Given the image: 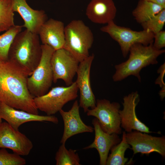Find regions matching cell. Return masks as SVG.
Instances as JSON below:
<instances>
[{
    "label": "cell",
    "mask_w": 165,
    "mask_h": 165,
    "mask_svg": "<svg viewBox=\"0 0 165 165\" xmlns=\"http://www.w3.org/2000/svg\"><path fill=\"white\" fill-rule=\"evenodd\" d=\"M116 12L112 0H92L87 6L86 14L93 22L105 24L113 21Z\"/></svg>",
    "instance_id": "cell-19"
},
{
    "label": "cell",
    "mask_w": 165,
    "mask_h": 165,
    "mask_svg": "<svg viewBox=\"0 0 165 165\" xmlns=\"http://www.w3.org/2000/svg\"><path fill=\"white\" fill-rule=\"evenodd\" d=\"M29 76L8 60L0 61V102L14 108L38 114L27 85Z\"/></svg>",
    "instance_id": "cell-1"
},
{
    "label": "cell",
    "mask_w": 165,
    "mask_h": 165,
    "mask_svg": "<svg viewBox=\"0 0 165 165\" xmlns=\"http://www.w3.org/2000/svg\"><path fill=\"white\" fill-rule=\"evenodd\" d=\"M64 29L62 22L50 18L42 25L38 35L42 44L48 45L55 50L63 48Z\"/></svg>",
    "instance_id": "cell-18"
},
{
    "label": "cell",
    "mask_w": 165,
    "mask_h": 165,
    "mask_svg": "<svg viewBox=\"0 0 165 165\" xmlns=\"http://www.w3.org/2000/svg\"><path fill=\"white\" fill-rule=\"evenodd\" d=\"M165 24V9L148 20L141 24L143 30L155 34L161 30Z\"/></svg>",
    "instance_id": "cell-25"
},
{
    "label": "cell",
    "mask_w": 165,
    "mask_h": 165,
    "mask_svg": "<svg viewBox=\"0 0 165 165\" xmlns=\"http://www.w3.org/2000/svg\"><path fill=\"white\" fill-rule=\"evenodd\" d=\"M22 25H14L0 35V61L8 60L11 45L17 35L22 31Z\"/></svg>",
    "instance_id": "cell-22"
},
{
    "label": "cell",
    "mask_w": 165,
    "mask_h": 165,
    "mask_svg": "<svg viewBox=\"0 0 165 165\" xmlns=\"http://www.w3.org/2000/svg\"><path fill=\"white\" fill-rule=\"evenodd\" d=\"M78 91L75 81L67 87H53L45 94L34 97V101L38 110L47 115H54L62 109L67 103L76 99Z\"/></svg>",
    "instance_id": "cell-7"
},
{
    "label": "cell",
    "mask_w": 165,
    "mask_h": 165,
    "mask_svg": "<svg viewBox=\"0 0 165 165\" xmlns=\"http://www.w3.org/2000/svg\"><path fill=\"white\" fill-rule=\"evenodd\" d=\"M165 63L162 65L158 70V73L160 75L155 81L156 84H159L161 88L159 95L161 99H163L165 97V84L163 81V77L165 74Z\"/></svg>",
    "instance_id": "cell-28"
},
{
    "label": "cell",
    "mask_w": 165,
    "mask_h": 165,
    "mask_svg": "<svg viewBox=\"0 0 165 165\" xmlns=\"http://www.w3.org/2000/svg\"><path fill=\"white\" fill-rule=\"evenodd\" d=\"M101 31L108 34L119 44L124 58L127 56L130 47L135 43L145 46L152 44L154 34L143 30L137 31L129 28L119 26L112 21L100 28Z\"/></svg>",
    "instance_id": "cell-6"
},
{
    "label": "cell",
    "mask_w": 165,
    "mask_h": 165,
    "mask_svg": "<svg viewBox=\"0 0 165 165\" xmlns=\"http://www.w3.org/2000/svg\"><path fill=\"white\" fill-rule=\"evenodd\" d=\"M134 130L126 134L127 143L131 146L134 154L138 153L149 155L156 152L165 157V137L153 136L147 133Z\"/></svg>",
    "instance_id": "cell-11"
},
{
    "label": "cell",
    "mask_w": 165,
    "mask_h": 165,
    "mask_svg": "<svg viewBox=\"0 0 165 165\" xmlns=\"http://www.w3.org/2000/svg\"><path fill=\"white\" fill-rule=\"evenodd\" d=\"M79 63L69 52L63 48L55 50L51 59L53 82L56 83L61 79L67 86L71 85L73 82Z\"/></svg>",
    "instance_id": "cell-9"
},
{
    "label": "cell",
    "mask_w": 165,
    "mask_h": 165,
    "mask_svg": "<svg viewBox=\"0 0 165 165\" xmlns=\"http://www.w3.org/2000/svg\"><path fill=\"white\" fill-rule=\"evenodd\" d=\"M157 4L165 9V0H146Z\"/></svg>",
    "instance_id": "cell-29"
},
{
    "label": "cell",
    "mask_w": 165,
    "mask_h": 165,
    "mask_svg": "<svg viewBox=\"0 0 165 165\" xmlns=\"http://www.w3.org/2000/svg\"><path fill=\"white\" fill-rule=\"evenodd\" d=\"M92 124L95 131V138L92 143L83 148L84 149L95 148L97 151L100 157V164L106 165L109 151L121 141L118 134H108L101 128L98 119H93Z\"/></svg>",
    "instance_id": "cell-16"
},
{
    "label": "cell",
    "mask_w": 165,
    "mask_h": 165,
    "mask_svg": "<svg viewBox=\"0 0 165 165\" xmlns=\"http://www.w3.org/2000/svg\"><path fill=\"white\" fill-rule=\"evenodd\" d=\"M63 48L69 52L80 63L90 55L89 50L94 40L90 28L81 20H73L64 29Z\"/></svg>",
    "instance_id": "cell-4"
},
{
    "label": "cell",
    "mask_w": 165,
    "mask_h": 165,
    "mask_svg": "<svg viewBox=\"0 0 165 165\" xmlns=\"http://www.w3.org/2000/svg\"><path fill=\"white\" fill-rule=\"evenodd\" d=\"M39 39L38 34L25 29L17 35L9 50L8 60L29 76L41 58L42 50Z\"/></svg>",
    "instance_id": "cell-2"
},
{
    "label": "cell",
    "mask_w": 165,
    "mask_h": 165,
    "mask_svg": "<svg viewBox=\"0 0 165 165\" xmlns=\"http://www.w3.org/2000/svg\"><path fill=\"white\" fill-rule=\"evenodd\" d=\"M42 53L40 61L27 80L29 91L34 97L47 93L53 82L51 59L55 50L46 45H41Z\"/></svg>",
    "instance_id": "cell-5"
},
{
    "label": "cell",
    "mask_w": 165,
    "mask_h": 165,
    "mask_svg": "<svg viewBox=\"0 0 165 165\" xmlns=\"http://www.w3.org/2000/svg\"><path fill=\"white\" fill-rule=\"evenodd\" d=\"M2 119L0 118V123L2 122Z\"/></svg>",
    "instance_id": "cell-30"
},
{
    "label": "cell",
    "mask_w": 165,
    "mask_h": 165,
    "mask_svg": "<svg viewBox=\"0 0 165 165\" xmlns=\"http://www.w3.org/2000/svg\"><path fill=\"white\" fill-rule=\"evenodd\" d=\"M12 2L14 12L18 13L24 21L23 27L38 34L41 27L47 20L45 11L33 9L28 5L26 0H12Z\"/></svg>",
    "instance_id": "cell-17"
},
{
    "label": "cell",
    "mask_w": 165,
    "mask_h": 165,
    "mask_svg": "<svg viewBox=\"0 0 165 165\" xmlns=\"http://www.w3.org/2000/svg\"><path fill=\"white\" fill-rule=\"evenodd\" d=\"M12 0H0V33L15 25Z\"/></svg>",
    "instance_id": "cell-23"
},
{
    "label": "cell",
    "mask_w": 165,
    "mask_h": 165,
    "mask_svg": "<svg viewBox=\"0 0 165 165\" xmlns=\"http://www.w3.org/2000/svg\"><path fill=\"white\" fill-rule=\"evenodd\" d=\"M120 105L117 102H111L106 99H97L95 107L87 112L88 116L95 117L102 129L111 134L122 133L121 120L119 113Z\"/></svg>",
    "instance_id": "cell-8"
},
{
    "label": "cell",
    "mask_w": 165,
    "mask_h": 165,
    "mask_svg": "<svg viewBox=\"0 0 165 165\" xmlns=\"http://www.w3.org/2000/svg\"><path fill=\"white\" fill-rule=\"evenodd\" d=\"M0 118L6 121L16 130L22 124L32 121L48 122L58 124L57 118L54 115H40L14 108L0 102Z\"/></svg>",
    "instance_id": "cell-14"
},
{
    "label": "cell",
    "mask_w": 165,
    "mask_h": 165,
    "mask_svg": "<svg viewBox=\"0 0 165 165\" xmlns=\"http://www.w3.org/2000/svg\"><path fill=\"white\" fill-rule=\"evenodd\" d=\"M139 101V95L137 91L124 97L122 103L123 109L119 111L121 127L127 132L134 130L143 133H151L152 132L149 130V128L137 116L136 108Z\"/></svg>",
    "instance_id": "cell-13"
},
{
    "label": "cell",
    "mask_w": 165,
    "mask_h": 165,
    "mask_svg": "<svg viewBox=\"0 0 165 165\" xmlns=\"http://www.w3.org/2000/svg\"><path fill=\"white\" fill-rule=\"evenodd\" d=\"M65 144H61L56 153L55 159L56 165H79L80 159L76 150H68Z\"/></svg>",
    "instance_id": "cell-24"
},
{
    "label": "cell",
    "mask_w": 165,
    "mask_h": 165,
    "mask_svg": "<svg viewBox=\"0 0 165 165\" xmlns=\"http://www.w3.org/2000/svg\"><path fill=\"white\" fill-rule=\"evenodd\" d=\"M126 134L125 131H123L122 140L111 149L106 165H124L128 161V159L125 157V153L127 149L130 148L126 141Z\"/></svg>",
    "instance_id": "cell-21"
},
{
    "label": "cell",
    "mask_w": 165,
    "mask_h": 165,
    "mask_svg": "<svg viewBox=\"0 0 165 165\" xmlns=\"http://www.w3.org/2000/svg\"><path fill=\"white\" fill-rule=\"evenodd\" d=\"M26 160L21 156L8 152L5 148L0 149V165H24Z\"/></svg>",
    "instance_id": "cell-26"
},
{
    "label": "cell",
    "mask_w": 165,
    "mask_h": 165,
    "mask_svg": "<svg viewBox=\"0 0 165 165\" xmlns=\"http://www.w3.org/2000/svg\"><path fill=\"white\" fill-rule=\"evenodd\" d=\"M165 52L164 49L155 48L153 43L147 46L138 43L134 44L130 49L128 59L115 65L116 72L112 76L113 80L120 81L133 75L141 82L140 73L141 70L151 64H157V58Z\"/></svg>",
    "instance_id": "cell-3"
},
{
    "label": "cell",
    "mask_w": 165,
    "mask_h": 165,
    "mask_svg": "<svg viewBox=\"0 0 165 165\" xmlns=\"http://www.w3.org/2000/svg\"><path fill=\"white\" fill-rule=\"evenodd\" d=\"M33 147L31 141L7 122L0 123V148H8L21 156L29 154Z\"/></svg>",
    "instance_id": "cell-12"
},
{
    "label": "cell",
    "mask_w": 165,
    "mask_h": 165,
    "mask_svg": "<svg viewBox=\"0 0 165 165\" xmlns=\"http://www.w3.org/2000/svg\"><path fill=\"white\" fill-rule=\"evenodd\" d=\"M79 107L78 101L76 100L68 111H65L62 109L59 111L64 123V132L60 141L61 144H65L68 138L74 135L94 132V128L86 125L82 120Z\"/></svg>",
    "instance_id": "cell-15"
},
{
    "label": "cell",
    "mask_w": 165,
    "mask_h": 165,
    "mask_svg": "<svg viewBox=\"0 0 165 165\" xmlns=\"http://www.w3.org/2000/svg\"><path fill=\"white\" fill-rule=\"evenodd\" d=\"M92 54L79 63L76 72V83L80 93L79 105L86 113L96 106V100L92 91L90 82V71L94 58Z\"/></svg>",
    "instance_id": "cell-10"
},
{
    "label": "cell",
    "mask_w": 165,
    "mask_h": 165,
    "mask_svg": "<svg viewBox=\"0 0 165 165\" xmlns=\"http://www.w3.org/2000/svg\"><path fill=\"white\" fill-rule=\"evenodd\" d=\"M162 6L146 0H139L132 14L136 21L141 24L151 19L163 9Z\"/></svg>",
    "instance_id": "cell-20"
},
{
    "label": "cell",
    "mask_w": 165,
    "mask_h": 165,
    "mask_svg": "<svg viewBox=\"0 0 165 165\" xmlns=\"http://www.w3.org/2000/svg\"><path fill=\"white\" fill-rule=\"evenodd\" d=\"M154 47L157 50H161L165 46V31L161 30L154 34Z\"/></svg>",
    "instance_id": "cell-27"
}]
</instances>
